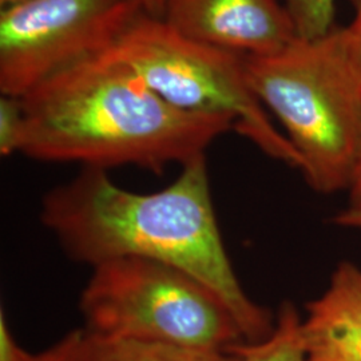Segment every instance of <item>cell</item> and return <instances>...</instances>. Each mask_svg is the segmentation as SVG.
I'll return each mask as SVG.
<instances>
[{
    "instance_id": "obj_8",
    "label": "cell",
    "mask_w": 361,
    "mask_h": 361,
    "mask_svg": "<svg viewBox=\"0 0 361 361\" xmlns=\"http://www.w3.org/2000/svg\"><path fill=\"white\" fill-rule=\"evenodd\" d=\"M301 336L308 361H361V269L344 261L307 305Z\"/></svg>"
},
{
    "instance_id": "obj_5",
    "label": "cell",
    "mask_w": 361,
    "mask_h": 361,
    "mask_svg": "<svg viewBox=\"0 0 361 361\" xmlns=\"http://www.w3.org/2000/svg\"><path fill=\"white\" fill-rule=\"evenodd\" d=\"M111 50L176 109L231 116L234 130L261 152L300 169L296 150L273 126L247 82L245 55L186 38L146 13Z\"/></svg>"
},
{
    "instance_id": "obj_4",
    "label": "cell",
    "mask_w": 361,
    "mask_h": 361,
    "mask_svg": "<svg viewBox=\"0 0 361 361\" xmlns=\"http://www.w3.org/2000/svg\"><path fill=\"white\" fill-rule=\"evenodd\" d=\"M91 269L79 297L89 335L201 350L245 341L225 302L173 265L121 257Z\"/></svg>"
},
{
    "instance_id": "obj_7",
    "label": "cell",
    "mask_w": 361,
    "mask_h": 361,
    "mask_svg": "<svg viewBox=\"0 0 361 361\" xmlns=\"http://www.w3.org/2000/svg\"><path fill=\"white\" fill-rule=\"evenodd\" d=\"M162 20L186 38L245 56L276 54L298 38L281 0H165Z\"/></svg>"
},
{
    "instance_id": "obj_16",
    "label": "cell",
    "mask_w": 361,
    "mask_h": 361,
    "mask_svg": "<svg viewBox=\"0 0 361 361\" xmlns=\"http://www.w3.org/2000/svg\"><path fill=\"white\" fill-rule=\"evenodd\" d=\"M349 202L350 209H360L361 210V159L359 168L356 171L355 180L352 182V186L349 188Z\"/></svg>"
},
{
    "instance_id": "obj_13",
    "label": "cell",
    "mask_w": 361,
    "mask_h": 361,
    "mask_svg": "<svg viewBox=\"0 0 361 361\" xmlns=\"http://www.w3.org/2000/svg\"><path fill=\"white\" fill-rule=\"evenodd\" d=\"M56 352V344L40 353L26 350L13 337L6 312L0 310V361H54Z\"/></svg>"
},
{
    "instance_id": "obj_2",
    "label": "cell",
    "mask_w": 361,
    "mask_h": 361,
    "mask_svg": "<svg viewBox=\"0 0 361 361\" xmlns=\"http://www.w3.org/2000/svg\"><path fill=\"white\" fill-rule=\"evenodd\" d=\"M20 99L19 153L83 169L137 166L161 174L205 154L234 129L231 116L186 113L168 104L113 50L44 80Z\"/></svg>"
},
{
    "instance_id": "obj_10",
    "label": "cell",
    "mask_w": 361,
    "mask_h": 361,
    "mask_svg": "<svg viewBox=\"0 0 361 361\" xmlns=\"http://www.w3.org/2000/svg\"><path fill=\"white\" fill-rule=\"evenodd\" d=\"M301 316L292 302H283L271 335L264 340L241 341L226 349L237 361H308L301 336Z\"/></svg>"
},
{
    "instance_id": "obj_3",
    "label": "cell",
    "mask_w": 361,
    "mask_h": 361,
    "mask_svg": "<svg viewBox=\"0 0 361 361\" xmlns=\"http://www.w3.org/2000/svg\"><path fill=\"white\" fill-rule=\"evenodd\" d=\"M247 82L286 131L310 186L349 189L361 159V54L349 27L245 56Z\"/></svg>"
},
{
    "instance_id": "obj_6",
    "label": "cell",
    "mask_w": 361,
    "mask_h": 361,
    "mask_svg": "<svg viewBox=\"0 0 361 361\" xmlns=\"http://www.w3.org/2000/svg\"><path fill=\"white\" fill-rule=\"evenodd\" d=\"M142 0H27L0 11V92L22 98L56 74L111 50Z\"/></svg>"
},
{
    "instance_id": "obj_14",
    "label": "cell",
    "mask_w": 361,
    "mask_h": 361,
    "mask_svg": "<svg viewBox=\"0 0 361 361\" xmlns=\"http://www.w3.org/2000/svg\"><path fill=\"white\" fill-rule=\"evenodd\" d=\"M85 329L71 331L65 337H62L58 343V352L54 361H78V355L80 350V345L83 343Z\"/></svg>"
},
{
    "instance_id": "obj_11",
    "label": "cell",
    "mask_w": 361,
    "mask_h": 361,
    "mask_svg": "<svg viewBox=\"0 0 361 361\" xmlns=\"http://www.w3.org/2000/svg\"><path fill=\"white\" fill-rule=\"evenodd\" d=\"M281 3L292 18L298 38H320L335 27V0H281Z\"/></svg>"
},
{
    "instance_id": "obj_1",
    "label": "cell",
    "mask_w": 361,
    "mask_h": 361,
    "mask_svg": "<svg viewBox=\"0 0 361 361\" xmlns=\"http://www.w3.org/2000/svg\"><path fill=\"white\" fill-rule=\"evenodd\" d=\"M39 219L67 257L94 267L141 257L173 265L207 285L225 302L244 340L271 335L269 310L246 295L219 231L207 154L180 166L162 190L135 193L104 169H82L44 194Z\"/></svg>"
},
{
    "instance_id": "obj_19",
    "label": "cell",
    "mask_w": 361,
    "mask_h": 361,
    "mask_svg": "<svg viewBox=\"0 0 361 361\" xmlns=\"http://www.w3.org/2000/svg\"><path fill=\"white\" fill-rule=\"evenodd\" d=\"M22 1H27V0H0V6H1V8H4V7H10V6L22 3Z\"/></svg>"
},
{
    "instance_id": "obj_15",
    "label": "cell",
    "mask_w": 361,
    "mask_h": 361,
    "mask_svg": "<svg viewBox=\"0 0 361 361\" xmlns=\"http://www.w3.org/2000/svg\"><path fill=\"white\" fill-rule=\"evenodd\" d=\"M334 222L337 226H341V228L361 231V210L348 207L347 210L336 214L334 217Z\"/></svg>"
},
{
    "instance_id": "obj_17",
    "label": "cell",
    "mask_w": 361,
    "mask_h": 361,
    "mask_svg": "<svg viewBox=\"0 0 361 361\" xmlns=\"http://www.w3.org/2000/svg\"><path fill=\"white\" fill-rule=\"evenodd\" d=\"M350 1L355 7V19H353L352 25L348 27L361 54V0H350Z\"/></svg>"
},
{
    "instance_id": "obj_12",
    "label": "cell",
    "mask_w": 361,
    "mask_h": 361,
    "mask_svg": "<svg viewBox=\"0 0 361 361\" xmlns=\"http://www.w3.org/2000/svg\"><path fill=\"white\" fill-rule=\"evenodd\" d=\"M25 131L22 99L13 95L0 97V154L19 153Z\"/></svg>"
},
{
    "instance_id": "obj_18",
    "label": "cell",
    "mask_w": 361,
    "mask_h": 361,
    "mask_svg": "<svg viewBox=\"0 0 361 361\" xmlns=\"http://www.w3.org/2000/svg\"><path fill=\"white\" fill-rule=\"evenodd\" d=\"M142 4L147 15L157 18V19L164 18L165 0H142Z\"/></svg>"
},
{
    "instance_id": "obj_9",
    "label": "cell",
    "mask_w": 361,
    "mask_h": 361,
    "mask_svg": "<svg viewBox=\"0 0 361 361\" xmlns=\"http://www.w3.org/2000/svg\"><path fill=\"white\" fill-rule=\"evenodd\" d=\"M78 361H237V357L229 350H201L104 338L85 331Z\"/></svg>"
}]
</instances>
